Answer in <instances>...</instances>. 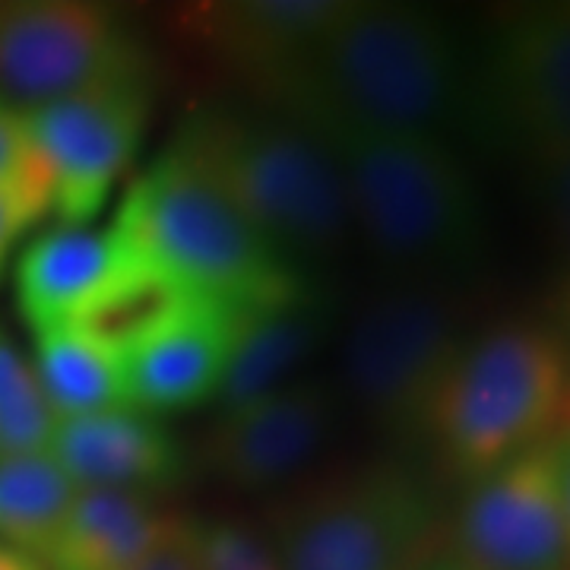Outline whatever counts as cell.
Segmentation results:
<instances>
[{"mask_svg":"<svg viewBox=\"0 0 570 570\" xmlns=\"http://www.w3.org/2000/svg\"><path fill=\"white\" fill-rule=\"evenodd\" d=\"M73 494L77 485L48 450L0 456V546L41 564Z\"/></svg>","mask_w":570,"mask_h":570,"instance_id":"ffe728a7","label":"cell"},{"mask_svg":"<svg viewBox=\"0 0 570 570\" xmlns=\"http://www.w3.org/2000/svg\"><path fill=\"white\" fill-rule=\"evenodd\" d=\"M153 111L149 67L26 111V137L51 178L61 225H92L140 149Z\"/></svg>","mask_w":570,"mask_h":570,"instance_id":"30bf717a","label":"cell"},{"mask_svg":"<svg viewBox=\"0 0 570 570\" xmlns=\"http://www.w3.org/2000/svg\"><path fill=\"white\" fill-rule=\"evenodd\" d=\"M115 223L149 261L213 302L254 307L305 279L175 142L130 184Z\"/></svg>","mask_w":570,"mask_h":570,"instance_id":"5b68a950","label":"cell"},{"mask_svg":"<svg viewBox=\"0 0 570 570\" xmlns=\"http://www.w3.org/2000/svg\"><path fill=\"white\" fill-rule=\"evenodd\" d=\"M305 127H358L450 142L475 137V67L441 13L352 0L305 61L261 89Z\"/></svg>","mask_w":570,"mask_h":570,"instance_id":"6da1fadb","label":"cell"},{"mask_svg":"<svg viewBox=\"0 0 570 570\" xmlns=\"http://www.w3.org/2000/svg\"><path fill=\"white\" fill-rule=\"evenodd\" d=\"M558 333H561V340H564L570 355V283L564 285V330H558Z\"/></svg>","mask_w":570,"mask_h":570,"instance_id":"4dcf8cb0","label":"cell"},{"mask_svg":"<svg viewBox=\"0 0 570 570\" xmlns=\"http://www.w3.org/2000/svg\"><path fill=\"white\" fill-rule=\"evenodd\" d=\"M554 469H558V491L564 504V520L570 532V428L554 434Z\"/></svg>","mask_w":570,"mask_h":570,"instance_id":"83f0119b","label":"cell"},{"mask_svg":"<svg viewBox=\"0 0 570 570\" xmlns=\"http://www.w3.org/2000/svg\"><path fill=\"white\" fill-rule=\"evenodd\" d=\"M419 570H469L450 549H438Z\"/></svg>","mask_w":570,"mask_h":570,"instance_id":"f546056e","label":"cell"},{"mask_svg":"<svg viewBox=\"0 0 570 570\" xmlns=\"http://www.w3.org/2000/svg\"><path fill=\"white\" fill-rule=\"evenodd\" d=\"M55 422L36 371L0 326V456L48 450Z\"/></svg>","mask_w":570,"mask_h":570,"instance_id":"7402d4cb","label":"cell"},{"mask_svg":"<svg viewBox=\"0 0 570 570\" xmlns=\"http://www.w3.org/2000/svg\"><path fill=\"white\" fill-rule=\"evenodd\" d=\"M0 570H45L36 561V558H29V554H22L17 549H7V546H0Z\"/></svg>","mask_w":570,"mask_h":570,"instance_id":"f1b7e54d","label":"cell"},{"mask_svg":"<svg viewBox=\"0 0 570 570\" xmlns=\"http://www.w3.org/2000/svg\"><path fill=\"white\" fill-rule=\"evenodd\" d=\"M463 343V307L453 285L393 276L348 317L340 340V390L377 431L422 438Z\"/></svg>","mask_w":570,"mask_h":570,"instance_id":"8992f818","label":"cell"},{"mask_svg":"<svg viewBox=\"0 0 570 570\" xmlns=\"http://www.w3.org/2000/svg\"><path fill=\"white\" fill-rule=\"evenodd\" d=\"M48 453L80 489L127 491L153 498L181 485L187 456L163 419L134 406L58 419Z\"/></svg>","mask_w":570,"mask_h":570,"instance_id":"4fadbf2b","label":"cell"},{"mask_svg":"<svg viewBox=\"0 0 570 570\" xmlns=\"http://www.w3.org/2000/svg\"><path fill=\"white\" fill-rule=\"evenodd\" d=\"M137 247V245H134ZM204 302L200 292L149 261L137 247L134 261L73 317V326L115 362L163 336Z\"/></svg>","mask_w":570,"mask_h":570,"instance_id":"ac0fdd59","label":"cell"},{"mask_svg":"<svg viewBox=\"0 0 570 570\" xmlns=\"http://www.w3.org/2000/svg\"><path fill=\"white\" fill-rule=\"evenodd\" d=\"M450 551L469 570H570L554 438L469 482Z\"/></svg>","mask_w":570,"mask_h":570,"instance_id":"8fae6325","label":"cell"},{"mask_svg":"<svg viewBox=\"0 0 570 570\" xmlns=\"http://www.w3.org/2000/svg\"><path fill=\"white\" fill-rule=\"evenodd\" d=\"M340 390L298 377L254 403L225 409L204 438L206 469L238 491H273L305 472L336 428Z\"/></svg>","mask_w":570,"mask_h":570,"instance_id":"7c38bea8","label":"cell"},{"mask_svg":"<svg viewBox=\"0 0 570 570\" xmlns=\"http://www.w3.org/2000/svg\"><path fill=\"white\" fill-rule=\"evenodd\" d=\"M29 149L32 146L26 137L22 115L0 102V181H7L20 171V165L29 159Z\"/></svg>","mask_w":570,"mask_h":570,"instance_id":"4316f807","label":"cell"},{"mask_svg":"<svg viewBox=\"0 0 570 570\" xmlns=\"http://www.w3.org/2000/svg\"><path fill=\"white\" fill-rule=\"evenodd\" d=\"M194 546L204 570H283L264 530L232 517L190 520Z\"/></svg>","mask_w":570,"mask_h":570,"instance_id":"603a6c76","label":"cell"},{"mask_svg":"<svg viewBox=\"0 0 570 570\" xmlns=\"http://www.w3.org/2000/svg\"><path fill=\"white\" fill-rule=\"evenodd\" d=\"M153 498L127 491L80 489L63 513L48 551L45 570H130L165 527Z\"/></svg>","mask_w":570,"mask_h":570,"instance_id":"d6986e66","label":"cell"},{"mask_svg":"<svg viewBox=\"0 0 570 570\" xmlns=\"http://www.w3.org/2000/svg\"><path fill=\"white\" fill-rule=\"evenodd\" d=\"M348 187L358 242L400 279L453 285L485 257V206L456 146L358 127H307Z\"/></svg>","mask_w":570,"mask_h":570,"instance_id":"7a4b0ae2","label":"cell"},{"mask_svg":"<svg viewBox=\"0 0 570 570\" xmlns=\"http://www.w3.org/2000/svg\"><path fill=\"white\" fill-rule=\"evenodd\" d=\"M137 247L115 219L108 225H58L39 235L17 261V307L32 333L73 324Z\"/></svg>","mask_w":570,"mask_h":570,"instance_id":"e0dca14e","label":"cell"},{"mask_svg":"<svg viewBox=\"0 0 570 570\" xmlns=\"http://www.w3.org/2000/svg\"><path fill=\"white\" fill-rule=\"evenodd\" d=\"M149 67L142 45L102 3H0V102L17 115Z\"/></svg>","mask_w":570,"mask_h":570,"instance_id":"9c48e42d","label":"cell"},{"mask_svg":"<svg viewBox=\"0 0 570 570\" xmlns=\"http://www.w3.org/2000/svg\"><path fill=\"white\" fill-rule=\"evenodd\" d=\"M336 326V298L305 276L288 292L238 311L235 346L228 358L219 412L254 403L302 377V367L324 348Z\"/></svg>","mask_w":570,"mask_h":570,"instance_id":"9a60e30c","label":"cell"},{"mask_svg":"<svg viewBox=\"0 0 570 570\" xmlns=\"http://www.w3.org/2000/svg\"><path fill=\"white\" fill-rule=\"evenodd\" d=\"M570 403V355L558 330L530 321L466 336L428 419V438L460 479L546 444Z\"/></svg>","mask_w":570,"mask_h":570,"instance_id":"277c9868","label":"cell"},{"mask_svg":"<svg viewBox=\"0 0 570 570\" xmlns=\"http://www.w3.org/2000/svg\"><path fill=\"white\" fill-rule=\"evenodd\" d=\"M438 504L403 463L343 472L266 523L283 570H419L438 551Z\"/></svg>","mask_w":570,"mask_h":570,"instance_id":"52a82bcc","label":"cell"},{"mask_svg":"<svg viewBox=\"0 0 570 570\" xmlns=\"http://www.w3.org/2000/svg\"><path fill=\"white\" fill-rule=\"evenodd\" d=\"M36 336V377L55 419H73L127 406L121 362L92 346L73 326L41 330Z\"/></svg>","mask_w":570,"mask_h":570,"instance_id":"44dd1931","label":"cell"},{"mask_svg":"<svg viewBox=\"0 0 570 570\" xmlns=\"http://www.w3.org/2000/svg\"><path fill=\"white\" fill-rule=\"evenodd\" d=\"M242 307L204 298L163 336L121 362L127 406L156 419L197 409L223 390Z\"/></svg>","mask_w":570,"mask_h":570,"instance_id":"2e32d148","label":"cell"},{"mask_svg":"<svg viewBox=\"0 0 570 570\" xmlns=\"http://www.w3.org/2000/svg\"><path fill=\"white\" fill-rule=\"evenodd\" d=\"M475 67V140L530 159L570 149V3L501 17Z\"/></svg>","mask_w":570,"mask_h":570,"instance_id":"ba28073f","label":"cell"},{"mask_svg":"<svg viewBox=\"0 0 570 570\" xmlns=\"http://www.w3.org/2000/svg\"><path fill=\"white\" fill-rule=\"evenodd\" d=\"M45 216H51V178L39 153L29 149V159L20 165V171L0 181V273L26 228H32Z\"/></svg>","mask_w":570,"mask_h":570,"instance_id":"cb8c5ba5","label":"cell"},{"mask_svg":"<svg viewBox=\"0 0 570 570\" xmlns=\"http://www.w3.org/2000/svg\"><path fill=\"white\" fill-rule=\"evenodd\" d=\"M352 0H216L187 7L181 26L257 89L285 77L343 20Z\"/></svg>","mask_w":570,"mask_h":570,"instance_id":"5bb4252c","label":"cell"},{"mask_svg":"<svg viewBox=\"0 0 570 570\" xmlns=\"http://www.w3.org/2000/svg\"><path fill=\"white\" fill-rule=\"evenodd\" d=\"M223 184L292 266L333 261L358 238L340 165L314 130L288 115L206 108L171 137Z\"/></svg>","mask_w":570,"mask_h":570,"instance_id":"3957f363","label":"cell"},{"mask_svg":"<svg viewBox=\"0 0 570 570\" xmlns=\"http://www.w3.org/2000/svg\"><path fill=\"white\" fill-rule=\"evenodd\" d=\"M530 197L542 228L549 235V245L564 273V285L570 283V149L554 156L530 159Z\"/></svg>","mask_w":570,"mask_h":570,"instance_id":"d4e9b609","label":"cell"},{"mask_svg":"<svg viewBox=\"0 0 570 570\" xmlns=\"http://www.w3.org/2000/svg\"><path fill=\"white\" fill-rule=\"evenodd\" d=\"M130 570H204L197 546H194L190 520L168 517L156 542Z\"/></svg>","mask_w":570,"mask_h":570,"instance_id":"484cf974","label":"cell"}]
</instances>
